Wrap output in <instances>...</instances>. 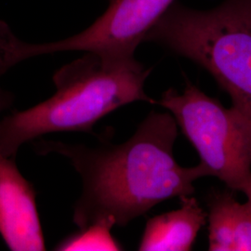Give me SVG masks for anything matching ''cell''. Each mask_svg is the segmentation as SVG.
Masks as SVG:
<instances>
[{"instance_id": "obj_1", "label": "cell", "mask_w": 251, "mask_h": 251, "mask_svg": "<svg viewBox=\"0 0 251 251\" xmlns=\"http://www.w3.org/2000/svg\"><path fill=\"white\" fill-rule=\"evenodd\" d=\"M178 125L170 113L152 112L123 144H82L42 141L36 151L67 157L82 179L73 221L79 229L104 224L126 226L172 198L192 196L206 176L200 164L184 168L173 155Z\"/></svg>"}, {"instance_id": "obj_2", "label": "cell", "mask_w": 251, "mask_h": 251, "mask_svg": "<svg viewBox=\"0 0 251 251\" xmlns=\"http://www.w3.org/2000/svg\"><path fill=\"white\" fill-rule=\"evenodd\" d=\"M152 71L134 57L112 58L85 52L53 75V96L0 121V151L15 158L24 144L52 132H92L100 119L134 101H156L144 84Z\"/></svg>"}, {"instance_id": "obj_3", "label": "cell", "mask_w": 251, "mask_h": 251, "mask_svg": "<svg viewBox=\"0 0 251 251\" xmlns=\"http://www.w3.org/2000/svg\"><path fill=\"white\" fill-rule=\"evenodd\" d=\"M144 41L201 65L251 118V0H225L206 10L172 3Z\"/></svg>"}, {"instance_id": "obj_4", "label": "cell", "mask_w": 251, "mask_h": 251, "mask_svg": "<svg viewBox=\"0 0 251 251\" xmlns=\"http://www.w3.org/2000/svg\"><path fill=\"white\" fill-rule=\"evenodd\" d=\"M156 103L175 118L200 156L206 176L228 188L251 190V118L237 108H226L187 82L182 93L170 89Z\"/></svg>"}, {"instance_id": "obj_5", "label": "cell", "mask_w": 251, "mask_h": 251, "mask_svg": "<svg viewBox=\"0 0 251 251\" xmlns=\"http://www.w3.org/2000/svg\"><path fill=\"white\" fill-rule=\"evenodd\" d=\"M108 7L90 27L55 42L30 44L16 36L12 57L16 64L45 54L84 51L112 58H132L137 47L174 0H107Z\"/></svg>"}, {"instance_id": "obj_6", "label": "cell", "mask_w": 251, "mask_h": 251, "mask_svg": "<svg viewBox=\"0 0 251 251\" xmlns=\"http://www.w3.org/2000/svg\"><path fill=\"white\" fill-rule=\"evenodd\" d=\"M0 234L9 251L46 250L34 186L22 175L14 158L1 151Z\"/></svg>"}, {"instance_id": "obj_7", "label": "cell", "mask_w": 251, "mask_h": 251, "mask_svg": "<svg viewBox=\"0 0 251 251\" xmlns=\"http://www.w3.org/2000/svg\"><path fill=\"white\" fill-rule=\"evenodd\" d=\"M180 207L148 220L139 245L141 251H188L207 213L192 196L182 197Z\"/></svg>"}, {"instance_id": "obj_8", "label": "cell", "mask_w": 251, "mask_h": 251, "mask_svg": "<svg viewBox=\"0 0 251 251\" xmlns=\"http://www.w3.org/2000/svg\"><path fill=\"white\" fill-rule=\"evenodd\" d=\"M210 251H251V206L231 194L216 195L208 205Z\"/></svg>"}, {"instance_id": "obj_9", "label": "cell", "mask_w": 251, "mask_h": 251, "mask_svg": "<svg viewBox=\"0 0 251 251\" xmlns=\"http://www.w3.org/2000/svg\"><path fill=\"white\" fill-rule=\"evenodd\" d=\"M112 227L98 224L80 229L57 247V251H121L122 247L111 235Z\"/></svg>"}, {"instance_id": "obj_10", "label": "cell", "mask_w": 251, "mask_h": 251, "mask_svg": "<svg viewBox=\"0 0 251 251\" xmlns=\"http://www.w3.org/2000/svg\"><path fill=\"white\" fill-rule=\"evenodd\" d=\"M9 69L7 63H6V60H5L1 42H0V76L2 75H4ZM13 100H14V97L9 91L2 90L0 88V112H3V111L10 108L13 103Z\"/></svg>"}, {"instance_id": "obj_11", "label": "cell", "mask_w": 251, "mask_h": 251, "mask_svg": "<svg viewBox=\"0 0 251 251\" xmlns=\"http://www.w3.org/2000/svg\"><path fill=\"white\" fill-rule=\"evenodd\" d=\"M247 198H248V201H247V202H248V203H249V204H250L251 206V192L249 193V195L247 196Z\"/></svg>"}]
</instances>
